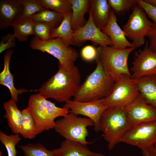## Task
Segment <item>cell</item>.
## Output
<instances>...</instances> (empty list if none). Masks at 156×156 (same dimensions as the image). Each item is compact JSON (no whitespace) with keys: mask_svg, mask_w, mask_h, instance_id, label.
I'll return each mask as SVG.
<instances>
[{"mask_svg":"<svg viewBox=\"0 0 156 156\" xmlns=\"http://www.w3.org/2000/svg\"><path fill=\"white\" fill-rule=\"evenodd\" d=\"M156 142V120L144 122L130 127L121 140L141 149L154 145Z\"/></svg>","mask_w":156,"mask_h":156,"instance_id":"30bf717a","label":"cell"},{"mask_svg":"<svg viewBox=\"0 0 156 156\" xmlns=\"http://www.w3.org/2000/svg\"><path fill=\"white\" fill-rule=\"evenodd\" d=\"M21 140L19 134L8 135L0 131V141L5 147L8 156H16V146Z\"/></svg>","mask_w":156,"mask_h":156,"instance_id":"f1b7e54d","label":"cell"},{"mask_svg":"<svg viewBox=\"0 0 156 156\" xmlns=\"http://www.w3.org/2000/svg\"><path fill=\"white\" fill-rule=\"evenodd\" d=\"M23 7V16L30 17L46 8L42 0H20Z\"/></svg>","mask_w":156,"mask_h":156,"instance_id":"1f68e13d","label":"cell"},{"mask_svg":"<svg viewBox=\"0 0 156 156\" xmlns=\"http://www.w3.org/2000/svg\"><path fill=\"white\" fill-rule=\"evenodd\" d=\"M53 150L55 156H105L91 151L87 146L66 140L62 142L59 148Z\"/></svg>","mask_w":156,"mask_h":156,"instance_id":"ac0fdd59","label":"cell"},{"mask_svg":"<svg viewBox=\"0 0 156 156\" xmlns=\"http://www.w3.org/2000/svg\"><path fill=\"white\" fill-rule=\"evenodd\" d=\"M96 49L97 57L105 70L115 82L123 75L131 76L128 65V60L130 54L135 49L133 47L118 49L112 46H99Z\"/></svg>","mask_w":156,"mask_h":156,"instance_id":"5b68a950","label":"cell"},{"mask_svg":"<svg viewBox=\"0 0 156 156\" xmlns=\"http://www.w3.org/2000/svg\"><path fill=\"white\" fill-rule=\"evenodd\" d=\"M23 7L20 0L0 1V29L12 26L23 15Z\"/></svg>","mask_w":156,"mask_h":156,"instance_id":"9a60e30c","label":"cell"},{"mask_svg":"<svg viewBox=\"0 0 156 156\" xmlns=\"http://www.w3.org/2000/svg\"><path fill=\"white\" fill-rule=\"evenodd\" d=\"M146 37H148L149 40V47L156 53V24L153 23Z\"/></svg>","mask_w":156,"mask_h":156,"instance_id":"d590c367","label":"cell"},{"mask_svg":"<svg viewBox=\"0 0 156 156\" xmlns=\"http://www.w3.org/2000/svg\"><path fill=\"white\" fill-rule=\"evenodd\" d=\"M54 128L55 131L65 140L76 142L85 145L92 143L86 138L89 135L87 128L94 126L93 121L88 118H82L70 113L55 121Z\"/></svg>","mask_w":156,"mask_h":156,"instance_id":"8992f818","label":"cell"},{"mask_svg":"<svg viewBox=\"0 0 156 156\" xmlns=\"http://www.w3.org/2000/svg\"><path fill=\"white\" fill-rule=\"evenodd\" d=\"M146 2L156 7V0H144Z\"/></svg>","mask_w":156,"mask_h":156,"instance_id":"74e56055","label":"cell"},{"mask_svg":"<svg viewBox=\"0 0 156 156\" xmlns=\"http://www.w3.org/2000/svg\"><path fill=\"white\" fill-rule=\"evenodd\" d=\"M133 60L130 70L132 79L146 76L156 77V53L149 47L148 42H146L143 49L134 52Z\"/></svg>","mask_w":156,"mask_h":156,"instance_id":"7c38bea8","label":"cell"},{"mask_svg":"<svg viewBox=\"0 0 156 156\" xmlns=\"http://www.w3.org/2000/svg\"><path fill=\"white\" fill-rule=\"evenodd\" d=\"M81 78L79 69L74 64L62 65L58 63L57 72L38 91L46 99L65 103L77 94L81 85Z\"/></svg>","mask_w":156,"mask_h":156,"instance_id":"6da1fadb","label":"cell"},{"mask_svg":"<svg viewBox=\"0 0 156 156\" xmlns=\"http://www.w3.org/2000/svg\"><path fill=\"white\" fill-rule=\"evenodd\" d=\"M12 27L14 37L20 41H27L29 36L35 35L34 23L29 17L23 15Z\"/></svg>","mask_w":156,"mask_h":156,"instance_id":"603a6c76","label":"cell"},{"mask_svg":"<svg viewBox=\"0 0 156 156\" xmlns=\"http://www.w3.org/2000/svg\"><path fill=\"white\" fill-rule=\"evenodd\" d=\"M99 127L111 150L121 142L123 136L131 126L124 108L111 107L102 114Z\"/></svg>","mask_w":156,"mask_h":156,"instance_id":"277c9868","label":"cell"},{"mask_svg":"<svg viewBox=\"0 0 156 156\" xmlns=\"http://www.w3.org/2000/svg\"><path fill=\"white\" fill-rule=\"evenodd\" d=\"M139 93L131 76L124 75L115 82L111 94L103 99L104 103L107 107L124 108L133 101Z\"/></svg>","mask_w":156,"mask_h":156,"instance_id":"9c48e42d","label":"cell"},{"mask_svg":"<svg viewBox=\"0 0 156 156\" xmlns=\"http://www.w3.org/2000/svg\"><path fill=\"white\" fill-rule=\"evenodd\" d=\"M19 147L23 152L24 156H55L53 150L47 149L41 143H28Z\"/></svg>","mask_w":156,"mask_h":156,"instance_id":"83f0119b","label":"cell"},{"mask_svg":"<svg viewBox=\"0 0 156 156\" xmlns=\"http://www.w3.org/2000/svg\"><path fill=\"white\" fill-rule=\"evenodd\" d=\"M72 12L71 19L72 29L74 31L83 27L87 21L85 13L89 10L90 0H71Z\"/></svg>","mask_w":156,"mask_h":156,"instance_id":"7402d4cb","label":"cell"},{"mask_svg":"<svg viewBox=\"0 0 156 156\" xmlns=\"http://www.w3.org/2000/svg\"><path fill=\"white\" fill-rule=\"evenodd\" d=\"M108 2L114 11L119 14L125 13L137 5V0H108Z\"/></svg>","mask_w":156,"mask_h":156,"instance_id":"4dcf8cb0","label":"cell"},{"mask_svg":"<svg viewBox=\"0 0 156 156\" xmlns=\"http://www.w3.org/2000/svg\"><path fill=\"white\" fill-rule=\"evenodd\" d=\"M88 40L91 41L94 44L99 46L113 45L109 37L96 26L89 13L88 19L85 25L74 31L72 45L81 46Z\"/></svg>","mask_w":156,"mask_h":156,"instance_id":"4fadbf2b","label":"cell"},{"mask_svg":"<svg viewBox=\"0 0 156 156\" xmlns=\"http://www.w3.org/2000/svg\"><path fill=\"white\" fill-rule=\"evenodd\" d=\"M64 16L55 11L45 9L29 17L33 22H41L53 25L55 28L58 27L62 21Z\"/></svg>","mask_w":156,"mask_h":156,"instance_id":"484cf974","label":"cell"},{"mask_svg":"<svg viewBox=\"0 0 156 156\" xmlns=\"http://www.w3.org/2000/svg\"><path fill=\"white\" fill-rule=\"evenodd\" d=\"M132 79L145 101L156 107V77L146 76Z\"/></svg>","mask_w":156,"mask_h":156,"instance_id":"d6986e66","label":"cell"},{"mask_svg":"<svg viewBox=\"0 0 156 156\" xmlns=\"http://www.w3.org/2000/svg\"><path fill=\"white\" fill-rule=\"evenodd\" d=\"M13 34H8L2 38L0 43V53L16 46Z\"/></svg>","mask_w":156,"mask_h":156,"instance_id":"e575fe53","label":"cell"},{"mask_svg":"<svg viewBox=\"0 0 156 156\" xmlns=\"http://www.w3.org/2000/svg\"><path fill=\"white\" fill-rule=\"evenodd\" d=\"M71 15L64 16L60 25L55 28L53 34V38L60 37L68 46L72 44L74 31L71 23Z\"/></svg>","mask_w":156,"mask_h":156,"instance_id":"d4e9b609","label":"cell"},{"mask_svg":"<svg viewBox=\"0 0 156 156\" xmlns=\"http://www.w3.org/2000/svg\"><path fill=\"white\" fill-rule=\"evenodd\" d=\"M13 51H8L4 56V68L0 74V84L6 87L9 90L12 99L16 102L18 101V96L24 93L37 90H28L24 88L16 89L14 86L13 76L9 68L10 63Z\"/></svg>","mask_w":156,"mask_h":156,"instance_id":"e0dca14e","label":"cell"},{"mask_svg":"<svg viewBox=\"0 0 156 156\" xmlns=\"http://www.w3.org/2000/svg\"><path fill=\"white\" fill-rule=\"evenodd\" d=\"M96 66L94 70L81 85L73 100L88 102L104 98L111 93L115 81L104 69L100 60L96 57Z\"/></svg>","mask_w":156,"mask_h":156,"instance_id":"7a4b0ae2","label":"cell"},{"mask_svg":"<svg viewBox=\"0 0 156 156\" xmlns=\"http://www.w3.org/2000/svg\"><path fill=\"white\" fill-rule=\"evenodd\" d=\"M47 99L39 93L31 95L29 99L27 107L35 122L38 134L54 129L55 119L69 113L67 108L57 107Z\"/></svg>","mask_w":156,"mask_h":156,"instance_id":"3957f363","label":"cell"},{"mask_svg":"<svg viewBox=\"0 0 156 156\" xmlns=\"http://www.w3.org/2000/svg\"><path fill=\"white\" fill-rule=\"evenodd\" d=\"M3 107L5 111L4 117L6 118L12 132L14 134H19L21 130L22 111L18 109L16 103L12 99L4 102Z\"/></svg>","mask_w":156,"mask_h":156,"instance_id":"44dd1931","label":"cell"},{"mask_svg":"<svg viewBox=\"0 0 156 156\" xmlns=\"http://www.w3.org/2000/svg\"><path fill=\"white\" fill-rule=\"evenodd\" d=\"M138 5L144 11L148 17L156 24V7L145 1L144 0H137Z\"/></svg>","mask_w":156,"mask_h":156,"instance_id":"d6a6232c","label":"cell"},{"mask_svg":"<svg viewBox=\"0 0 156 156\" xmlns=\"http://www.w3.org/2000/svg\"><path fill=\"white\" fill-rule=\"evenodd\" d=\"M117 21L115 12L111 10L109 20L101 31L109 37L113 43V45L112 47L114 48L123 49L133 47L132 43L127 39Z\"/></svg>","mask_w":156,"mask_h":156,"instance_id":"2e32d148","label":"cell"},{"mask_svg":"<svg viewBox=\"0 0 156 156\" xmlns=\"http://www.w3.org/2000/svg\"><path fill=\"white\" fill-rule=\"evenodd\" d=\"M81 54L83 60L87 61H90L96 59L97 53L96 49L93 46L88 45L82 48Z\"/></svg>","mask_w":156,"mask_h":156,"instance_id":"836d02e7","label":"cell"},{"mask_svg":"<svg viewBox=\"0 0 156 156\" xmlns=\"http://www.w3.org/2000/svg\"><path fill=\"white\" fill-rule=\"evenodd\" d=\"M153 146L154 148H155V150H156V142L154 144Z\"/></svg>","mask_w":156,"mask_h":156,"instance_id":"f35d334b","label":"cell"},{"mask_svg":"<svg viewBox=\"0 0 156 156\" xmlns=\"http://www.w3.org/2000/svg\"><path fill=\"white\" fill-rule=\"evenodd\" d=\"M55 28L53 25L49 23H34V36L42 41L50 40L53 39L52 35Z\"/></svg>","mask_w":156,"mask_h":156,"instance_id":"f546056e","label":"cell"},{"mask_svg":"<svg viewBox=\"0 0 156 156\" xmlns=\"http://www.w3.org/2000/svg\"><path fill=\"white\" fill-rule=\"evenodd\" d=\"M29 45L32 49L51 55L62 65L74 64L79 57L77 51L66 44L60 37L43 41L34 36L31 39Z\"/></svg>","mask_w":156,"mask_h":156,"instance_id":"ba28073f","label":"cell"},{"mask_svg":"<svg viewBox=\"0 0 156 156\" xmlns=\"http://www.w3.org/2000/svg\"><path fill=\"white\" fill-rule=\"evenodd\" d=\"M110 7L107 0H90L89 13L96 26L101 30L108 22Z\"/></svg>","mask_w":156,"mask_h":156,"instance_id":"ffe728a7","label":"cell"},{"mask_svg":"<svg viewBox=\"0 0 156 156\" xmlns=\"http://www.w3.org/2000/svg\"><path fill=\"white\" fill-rule=\"evenodd\" d=\"M148 18L144 10L137 5L132 10L122 30L125 36L132 40L133 47L135 49L145 43V37L153 24Z\"/></svg>","mask_w":156,"mask_h":156,"instance_id":"52a82bcc","label":"cell"},{"mask_svg":"<svg viewBox=\"0 0 156 156\" xmlns=\"http://www.w3.org/2000/svg\"><path fill=\"white\" fill-rule=\"evenodd\" d=\"M22 119L20 134L24 138L33 139L38 135L35 120L27 107L22 111Z\"/></svg>","mask_w":156,"mask_h":156,"instance_id":"cb8c5ba5","label":"cell"},{"mask_svg":"<svg viewBox=\"0 0 156 156\" xmlns=\"http://www.w3.org/2000/svg\"><path fill=\"white\" fill-rule=\"evenodd\" d=\"M124 108L131 127L140 123L156 120V107L147 103L140 93Z\"/></svg>","mask_w":156,"mask_h":156,"instance_id":"5bb4252c","label":"cell"},{"mask_svg":"<svg viewBox=\"0 0 156 156\" xmlns=\"http://www.w3.org/2000/svg\"><path fill=\"white\" fill-rule=\"evenodd\" d=\"M143 156H156V150L153 145L141 149Z\"/></svg>","mask_w":156,"mask_h":156,"instance_id":"8d00e7d4","label":"cell"},{"mask_svg":"<svg viewBox=\"0 0 156 156\" xmlns=\"http://www.w3.org/2000/svg\"><path fill=\"white\" fill-rule=\"evenodd\" d=\"M64 107L68 109L69 112L77 115L87 117L94 122V129L97 132L100 131V120L104 112L108 108L104 104L103 99L88 102H79L73 100L66 101Z\"/></svg>","mask_w":156,"mask_h":156,"instance_id":"8fae6325","label":"cell"},{"mask_svg":"<svg viewBox=\"0 0 156 156\" xmlns=\"http://www.w3.org/2000/svg\"><path fill=\"white\" fill-rule=\"evenodd\" d=\"M45 8L52 10L64 16L72 14L71 0H42Z\"/></svg>","mask_w":156,"mask_h":156,"instance_id":"4316f807","label":"cell"}]
</instances>
